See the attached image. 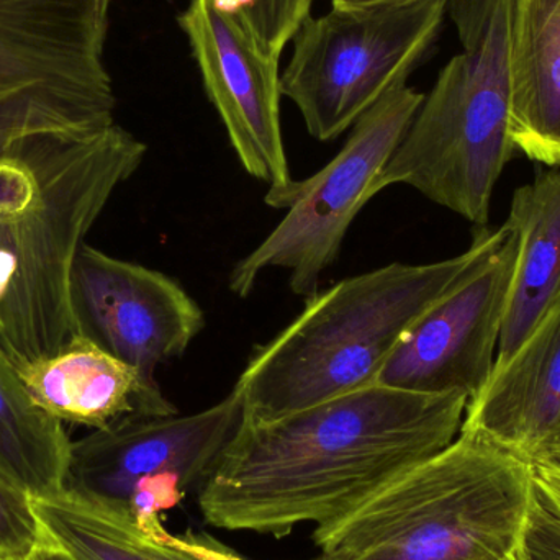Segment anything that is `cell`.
I'll use <instances>...</instances> for the list:
<instances>
[{"label": "cell", "instance_id": "cell-1", "mask_svg": "<svg viewBox=\"0 0 560 560\" xmlns=\"http://www.w3.org/2000/svg\"><path fill=\"white\" fill-rule=\"evenodd\" d=\"M467 404L463 392L374 384L276 420H243L200 489V512L215 528L275 538L332 525L446 450Z\"/></svg>", "mask_w": 560, "mask_h": 560}, {"label": "cell", "instance_id": "cell-2", "mask_svg": "<svg viewBox=\"0 0 560 560\" xmlns=\"http://www.w3.org/2000/svg\"><path fill=\"white\" fill-rule=\"evenodd\" d=\"M147 151L117 124L0 138V361L13 371L79 335L75 259Z\"/></svg>", "mask_w": 560, "mask_h": 560}, {"label": "cell", "instance_id": "cell-3", "mask_svg": "<svg viewBox=\"0 0 560 560\" xmlns=\"http://www.w3.org/2000/svg\"><path fill=\"white\" fill-rule=\"evenodd\" d=\"M505 235L480 229L463 255L430 265H394L342 279L305 310L240 375L245 421L261 423L377 382L411 326L472 278Z\"/></svg>", "mask_w": 560, "mask_h": 560}, {"label": "cell", "instance_id": "cell-4", "mask_svg": "<svg viewBox=\"0 0 560 560\" xmlns=\"http://www.w3.org/2000/svg\"><path fill=\"white\" fill-rule=\"evenodd\" d=\"M533 482V463L460 430L354 512L315 528V560H509Z\"/></svg>", "mask_w": 560, "mask_h": 560}, {"label": "cell", "instance_id": "cell-5", "mask_svg": "<svg viewBox=\"0 0 560 560\" xmlns=\"http://www.w3.org/2000/svg\"><path fill=\"white\" fill-rule=\"evenodd\" d=\"M463 52L424 95L375 194L410 186L486 229L510 138L509 0H450Z\"/></svg>", "mask_w": 560, "mask_h": 560}, {"label": "cell", "instance_id": "cell-6", "mask_svg": "<svg viewBox=\"0 0 560 560\" xmlns=\"http://www.w3.org/2000/svg\"><path fill=\"white\" fill-rule=\"evenodd\" d=\"M114 0H0V138L115 121L105 65Z\"/></svg>", "mask_w": 560, "mask_h": 560}, {"label": "cell", "instance_id": "cell-7", "mask_svg": "<svg viewBox=\"0 0 560 560\" xmlns=\"http://www.w3.org/2000/svg\"><path fill=\"white\" fill-rule=\"evenodd\" d=\"M447 2L331 9L305 19L280 72V92L296 105L308 133L323 143L336 140L407 82L438 38Z\"/></svg>", "mask_w": 560, "mask_h": 560}, {"label": "cell", "instance_id": "cell-8", "mask_svg": "<svg viewBox=\"0 0 560 560\" xmlns=\"http://www.w3.org/2000/svg\"><path fill=\"white\" fill-rule=\"evenodd\" d=\"M423 101L424 94L398 82L355 121L342 150L323 170L266 196L269 207L285 209L287 215L236 262L229 278L236 296L246 299L272 268L289 271L290 290L305 302L319 292L322 276L338 259L355 217L377 196L375 184Z\"/></svg>", "mask_w": 560, "mask_h": 560}, {"label": "cell", "instance_id": "cell-9", "mask_svg": "<svg viewBox=\"0 0 560 560\" xmlns=\"http://www.w3.org/2000/svg\"><path fill=\"white\" fill-rule=\"evenodd\" d=\"M245 420L233 388L192 415H128L71 443L65 492L130 516L164 541L161 515L202 489Z\"/></svg>", "mask_w": 560, "mask_h": 560}, {"label": "cell", "instance_id": "cell-10", "mask_svg": "<svg viewBox=\"0 0 560 560\" xmlns=\"http://www.w3.org/2000/svg\"><path fill=\"white\" fill-rule=\"evenodd\" d=\"M177 22L236 158L269 187L266 196H278L295 180L280 125L279 58L259 46L242 13L223 12L213 0H190Z\"/></svg>", "mask_w": 560, "mask_h": 560}, {"label": "cell", "instance_id": "cell-11", "mask_svg": "<svg viewBox=\"0 0 560 560\" xmlns=\"http://www.w3.org/2000/svg\"><path fill=\"white\" fill-rule=\"evenodd\" d=\"M516 258L518 235L505 223L482 268L411 326L375 384L418 394L463 392L472 400L492 375Z\"/></svg>", "mask_w": 560, "mask_h": 560}, {"label": "cell", "instance_id": "cell-12", "mask_svg": "<svg viewBox=\"0 0 560 560\" xmlns=\"http://www.w3.org/2000/svg\"><path fill=\"white\" fill-rule=\"evenodd\" d=\"M72 305L79 335L153 384L206 328L202 306L176 279L89 245L75 259Z\"/></svg>", "mask_w": 560, "mask_h": 560}, {"label": "cell", "instance_id": "cell-13", "mask_svg": "<svg viewBox=\"0 0 560 560\" xmlns=\"http://www.w3.org/2000/svg\"><path fill=\"white\" fill-rule=\"evenodd\" d=\"M560 423V296L469 400L464 431L533 463Z\"/></svg>", "mask_w": 560, "mask_h": 560}, {"label": "cell", "instance_id": "cell-14", "mask_svg": "<svg viewBox=\"0 0 560 560\" xmlns=\"http://www.w3.org/2000/svg\"><path fill=\"white\" fill-rule=\"evenodd\" d=\"M19 375L32 397L62 423L101 430L128 415L179 413L158 382H148L137 369L82 335Z\"/></svg>", "mask_w": 560, "mask_h": 560}, {"label": "cell", "instance_id": "cell-15", "mask_svg": "<svg viewBox=\"0 0 560 560\" xmlns=\"http://www.w3.org/2000/svg\"><path fill=\"white\" fill-rule=\"evenodd\" d=\"M510 138L560 167V0H509Z\"/></svg>", "mask_w": 560, "mask_h": 560}, {"label": "cell", "instance_id": "cell-16", "mask_svg": "<svg viewBox=\"0 0 560 560\" xmlns=\"http://www.w3.org/2000/svg\"><path fill=\"white\" fill-rule=\"evenodd\" d=\"M506 223L518 235V258L493 368L509 361L560 296V167L516 190Z\"/></svg>", "mask_w": 560, "mask_h": 560}, {"label": "cell", "instance_id": "cell-17", "mask_svg": "<svg viewBox=\"0 0 560 560\" xmlns=\"http://www.w3.org/2000/svg\"><path fill=\"white\" fill-rule=\"evenodd\" d=\"M71 443L65 423L32 397L19 372L0 361V474L30 497L61 493Z\"/></svg>", "mask_w": 560, "mask_h": 560}, {"label": "cell", "instance_id": "cell-18", "mask_svg": "<svg viewBox=\"0 0 560 560\" xmlns=\"http://www.w3.org/2000/svg\"><path fill=\"white\" fill-rule=\"evenodd\" d=\"M30 499L42 541L71 560H202L151 538L125 513L65 490Z\"/></svg>", "mask_w": 560, "mask_h": 560}, {"label": "cell", "instance_id": "cell-19", "mask_svg": "<svg viewBox=\"0 0 560 560\" xmlns=\"http://www.w3.org/2000/svg\"><path fill=\"white\" fill-rule=\"evenodd\" d=\"M42 545L28 493L0 474V559H20Z\"/></svg>", "mask_w": 560, "mask_h": 560}, {"label": "cell", "instance_id": "cell-20", "mask_svg": "<svg viewBox=\"0 0 560 560\" xmlns=\"http://www.w3.org/2000/svg\"><path fill=\"white\" fill-rule=\"evenodd\" d=\"M312 3L313 0H258L255 7L240 13L259 46L280 59L296 30L308 19Z\"/></svg>", "mask_w": 560, "mask_h": 560}, {"label": "cell", "instance_id": "cell-21", "mask_svg": "<svg viewBox=\"0 0 560 560\" xmlns=\"http://www.w3.org/2000/svg\"><path fill=\"white\" fill-rule=\"evenodd\" d=\"M513 560H560V510L536 479Z\"/></svg>", "mask_w": 560, "mask_h": 560}, {"label": "cell", "instance_id": "cell-22", "mask_svg": "<svg viewBox=\"0 0 560 560\" xmlns=\"http://www.w3.org/2000/svg\"><path fill=\"white\" fill-rule=\"evenodd\" d=\"M164 541L177 546V548L186 549V551L192 552L194 556L202 560H245L230 551L222 542L215 541L207 535L189 533L186 536H174L170 533Z\"/></svg>", "mask_w": 560, "mask_h": 560}, {"label": "cell", "instance_id": "cell-23", "mask_svg": "<svg viewBox=\"0 0 560 560\" xmlns=\"http://www.w3.org/2000/svg\"><path fill=\"white\" fill-rule=\"evenodd\" d=\"M535 479L546 490L560 510V467L546 463H533Z\"/></svg>", "mask_w": 560, "mask_h": 560}, {"label": "cell", "instance_id": "cell-24", "mask_svg": "<svg viewBox=\"0 0 560 560\" xmlns=\"http://www.w3.org/2000/svg\"><path fill=\"white\" fill-rule=\"evenodd\" d=\"M427 0H331L332 9H375V7H401Z\"/></svg>", "mask_w": 560, "mask_h": 560}, {"label": "cell", "instance_id": "cell-25", "mask_svg": "<svg viewBox=\"0 0 560 560\" xmlns=\"http://www.w3.org/2000/svg\"><path fill=\"white\" fill-rule=\"evenodd\" d=\"M533 463H546L560 467V423L556 428L555 433H552V436L546 441L545 446L536 454Z\"/></svg>", "mask_w": 560, "mask_h": 560}, {"label": "cell", "instance_id": "cell-26", "mask_svg": "<svg viewBox=\"0 0 560 560\" xmlns=\"http://www.w3.org/2000/svg\"><path fill=\"white\" fill-rule=\"evenodd\" d=\"M7 560V559H5ZM10 560H71L65 552L58 551V549L52 548V546L46 545V542L42 541V545L35 549V551L30 552L25 558L20 559H10Z\"/></svg>", "mask_w": 560, "mask_h": 560}, {"label": "cell", "instance_id": "cell-27", "mask_svg": "<svg viewBox=\"0 0 560 560\" xmlns=\"http://www.w3.org/2000/svg\"><path fill=\"white\" fill-rule=\"evenodd\" d=\"M509 560H513V555H512V556H510V559H509Z\"/></svg>", "mask_w": 560, "mask_h": 560}, {"label": "cell", "instance_id": "cell-28", "mask_svg": "<svg viewBox=\"0 0 560 560\" xmlns=\"http://www.w3.org/2000/svg\"><path fill=\"white\" fill-rule=\"evenodd\" d=\"M0 560H5V559H0Z\"/></svg>", "mask_w": 560, "mask_h": 560}]
</instances>
